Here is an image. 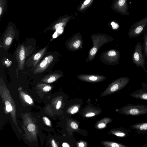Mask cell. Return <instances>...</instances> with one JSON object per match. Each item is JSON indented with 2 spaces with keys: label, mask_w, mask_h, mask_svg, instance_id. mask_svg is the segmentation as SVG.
Wrapping results in <instances>:
<instances>
[{
  "label": "cell",
  "mask_w": 147,
  "mask_h": 147,
  "mask_svg": "<svg viewBox=\"0 0 147 147\" xmlns=\"http://www.w3.org/2000/svg\"><path fill=\"white\" fill-rule=\"evenodd\" d=\"M131 57L133 63L136 66L142 67L146 73V70L145 67L146 63L145 57L143 53V45L141 42H138L135 45Z\"/></svg>",
  "instance_id": "cell-2"
},
{
  "label": "cell",
  "mask_w": 147,
  "mask_h": 147,
  "mask_svg": "<svg viewBox=\"0 0 147 147\" xmlns=\"http://www.w3.org/2000/svg\"><path fill=\"white\" fill-rule=\"evenodd\" d=\"M71 126L72 128L75 129H77L78 127L77 124L74 122H72L71 123Z\"/></svg>",
  "instance_id": "cell-21"
},
{
  "label": "cell",
  "mask_w": 147,
  "mask_h": 147,
  "mask_svg": "<svg viewBox=\"0 0 147 147\" xmlns=\"http://www.w3.org/2000/svg\"><path fill=\"white\" fill-rule=\"evenodd\" d=\"M54 60L53 56L50 55L45 57L37 65L33 71L34 74L42 73L52 63Z\"/></svg>",
  "instance_id": "cell-5"
},
{
  "label": "cell",
  "mask_w": 147,
  "mask_h": 147,
  "mask_svg": "<svg viewBox=\"0 0 147 147\" xmlns=\"http://www.w3.org/2000/svg\"><path fill=\"white\" fill-rule=\"evenodd\" d=\"M97 51V49L95 47L93 48L90 51V54L91 55H94L96 53Z\"/></svg>",
  "instance_id": "cell-23"
},
{
  "label": "cell",
  "mask_w": 147,
  "mask_h": 147,
  "mask_svg": "<svg viewBox=\"0 0 147 147\" xmlns=\"http://www.w3.org/2000/svg\"><path fill=\"white\" fill-rule=\"evenodd\" d=\"M79 146L80 147H84V145L83 143L81 142L79 143Z\"/></svg>",
  "instance_id": "cell-32"
},
{
  "label": "cell",
  "mask_w": 147,
  "mask_h": 147,
  "mask_svg": "<svg viewBox=\"0 0 147 147\" xmlns=\"http://www.w3.org/2000/svg\"><path fill=\"white\" fill-rule=\"evenodd\" d=\"M130 127L135 129L138 134L147 133V122L135 124L131 125Z\"/></svg>",
  "instance_id": "cell-9"
},
{
  "label": "cell",
  "mask_w": 147,
  "mask_h": 147,
  "mask_svg": "<svg viewBox=\"0 0 147 147\" xmlns=\"http://www.w3.org/2000/svg\"><path fill=\"white\" fill-rule=\"evenodd\" d=\"M27 128L29 131H33L35 130V126L33 124L31 123L28 125Z\"/></svg>",
  "instance_id": "cell-15"
},
{
  "label": "cell",
  "mask_w": 147,
  "mask_h": 147,
  "mask_svg": "<svg viewBox=\"0 0 147 147\" xmlns=\"http://www.w3.org/2000/svg\"><path fill=\"white\" fill-rule=\"evenodd\" d=\"M147 28V16L134 23L128 32L130 38H136L144 33Z\"/></svg>",
  "instance_id": "cell-3"
},
{
  "label": "cell",
  "mask_w": 147,
  "mask_h": 147,
  "mask_svg": "<svg viewBox=\"0 0 147 147\" xmlns=\"http://www.w3.org/2000/svg\"><path fill=\"white\" fill-rule=\"evenodd\" d=\"M115 4V8L121 14L129 15V6L127 0H118Z\"/></svg>",
  "instance_id": "cell-8"
},
{
  "label": "cell",
  "mask_w": 147,
  "mask_h": 147,
  "mask_svg": "<svg viewBox=\"0 0 147 147\" xmlns=\"http://www.w3.org/2000/svg\"><path fill=\"white\" fill-rule=\"evenodd\" d=\"M121 113L126 115L139 116L147 114V105L129 104L123 107Z\"/></svg>",
  "instance_id": "cell-1"
},
{
  "label": "cell",
  "mask_w": 147,
  "mask_h": 147,
  "mask_svg": "<svg viewBox=\"0 0 147 147\" xmlns=\"http://www.w3.org/2000/svg\"><path fill=\"white\" fill-rule=\"evenodd\" d=\"M12 61L7 59H5L3 61V65L7 67H9L12 63Z\"/></svg>",
  "instance_id": "cell-14"
},
{
  "label": "cell",
  "mask_w": 147,
  "mask_h": 147,
  "mask_svg": "<svg viewBox=\"0 0 147 147\" xmlns=\"http://www.w3.org/2000/svg\"><path fill=\"white\" fill-rule=\"evenodd\" d=\"M146 66H147V61L146 62ZM146 73H147V70H146Z\"/></svg>",
  "instance_id": "cell-34"
},
{
  "label": "cell",
  "mask_w": 147,
  "mask_h": 147,
  "mask_svg": "<svg viewBox=\"0 0 147 147\" xmlns=\"http://www.w3.org/2000/svg\"><path fill=\"white\" fill-rule=\"evenodd\" d=\"M89 79L92 81H95L97 79L96 77L94 76H91L89 77Z\"/></svg>",
  "instance_id": "cell-29"
},
{
  "label": "cell",
  "mask_w": 147,
  "mask_h": 147,
  "mask_svg": "<svg viewBox=\"0 0 147 147\" xmlns=\"http://www.w3.org/2000/svg\"><path fill=\"white\" fill-rule=\"evenodd\" d=\"M111 25L113 28H116V24H115L114 22H112L111 23Z\"/></svg>",
  "instance_id": "cell-30"
},
{
  "label": "cell",
  "mask_w": 147,
  "mask_h": 147,
  "mask_svg": "<svg viewBox=\"0 0 147 147\" xmlns=\"http://www.w3.org/2000/svg\"><path fill=\"white\" fill-rule=\"evenodd\" d=\"M91 0H86L84 2L82 6H81V9L83 8L84 5H86L89 4Z\"/></svg>",
  "instance_id": "cell-22"
},
{
  "label": "cell",
  "mask_w": 147,
  "mask_h": 147,
  "mask_svg": "<svg viewBox=\"0 0 147 147\" xmlns=\"http://www.w3.org/2000/svg\"><path fill=\"white\" fill-rule=\"evenodd\" d=\"M51 88V87L49 85L46 86H44L43 89V90L45 92H47L50 90Z\"/></svg>",
  "instance_id": "cell-19"
},
{
  "label": "cell",
  "mask_w": 147,
  "mask_h": 147,
  "mask_svg": "<svg viewBox=\"0 0 147 147\" xmlns=\"http://www.w3.org/2000/svg\"><path fill=\"white\" fill-rule=\"evenodd\" d=\"M47 48V46L42 49L33 56L32 60L33 66H35L41 58L45 55Z\"/></svg>",
  "instance_id": "cell-10"
},
{
  "label": "cell",
  "mask_w": 147,
  "mask_h": 147,
  "mask_svg": "<svg viewBox=\"0 0 147 147\" xmlns=\"http://www.w3.org/2000/svg\"><path fill=\"white\" fill-rule=\"evenodd\" d=\"M61 102L60 101H58L56 107L57 109H58L60 108L61 105Z\"/></svg>",
  "instance_id": "cell-26"
},
{
  "label": "cell",
  "mask_w": 147,
  "mask_h": 147,
  "mask_svg": "<svg viewBox=\"0 0 147 147\" xmlns=\"http://www.w3.org/2000/svg\"><path fill=\"white\" fill-rule=\"evenodd\" d=\"M44 120L45 124L48 126L51 125V122L50 120L47 117H44Z\"/></svg>",
  "instance_id": "cell-20"
},
{
  "label": "cell",
  "mask_w": 147,
  "mask_h": 147,
  "mask_svg": "<svg viewBox=\"0 0 147 147\" xmlns=\"http://www.w3.org/2000/svg\"><path fill=\"white\" fill-rule=\"evenodd\" d=\"M119 55V52L117 53L116 51L114 50L111 51L108 53V55L111 57L116 56Z\"/></svg>",
  "instance_id": "cell-16"
},
{
  "label": "cell",
  "mask_w": 147,
  "mask_h": 147,
  "mask_svg": "<svg viewBox=\"0 0 147 147\" xmlns=\"http://www.w3.org/2000/svg\"><path fill=\"white\" fill-rule=\"evenodd\" d=\"M80 44V40H77L74 43L73 46L74 47L77 48L79 47Z\"/></svg>",
  "instance_id": "cell-18"
},
{
  "label": "cell",
  "mask_w": 147,
  "mask_h": 147,
  "mask_svg": "<svg viewBox=\"0 0 147 147\" xmlns=\"http://www.w3.org/2000/svg\"><path fill=\"white\" fill-rule=\"evenodd\" d=\"M25 100L29 104H31L32 103V100L31 98L28 95H26L25 96Z\"/></svg>",
  "instance_id": "cell-17"
},
{
  "label": "cell",
  "mask_w": 147,
  "mask_h": 147,
  "mask_svg": "<svg viewBox=\"0 0 147 147\" xmlns=\"http://www.w3.org/2000/svg\"><path fill=\"white\" fill-rule=\"evenodd\" d=\"M51 144L52 145V146L53 147H57L58 146H57L56 144L55 143V141L54 140H53L51 141Z\"/></svg>",
  "instance_id": "cell-28"
},
{
  "label": "cell",
  "mask_w": 147,
  "mask_h": 147,
  "mask_svg": "<svg viewBox=\"0 0 147 147\" xmlns=\"http://www.w3.org/2000/svg\"><path fill=\"white\" fill-rule=\"evenodd\" d=\"M16 55L19 69L23 70L25 59V49L23 45H20L17 48L16 52Z\"/></svg>",
  "instance_id": "cell-4"
},
{
  "label": "cell",
  "mask_w": 147,
  "mask_h": 147,
  "mask_svg": "<svg viewBox=\"0 0 147 147\" xmlns=\"http://www.w3.org/2000/svg\"><path fill=\"white\" fill-rule=\"evenodd\" d=\"M141 86V88L133 92L130 95L137 99L147 100V84L142 82Z\"/></svg>",
  "instance_id": "cell-6"
},
{
  "label": "cell",
  "mask_w": 147,
  "mask_h": 147,
  "mask_svg": "<svg viewBox=\"0 0 147 147\" xmlns=\"http://www.w3.org/2000/svg\"><path fill=\"white\" fill-rule=\"evenodd\" d=\"M142 147H147V142L143 146H142Z\"/></svg>",
  "instance_id": "cell-33"
},
{
  "label": "cell",
  "mask_w": 147,
  "mask_h": 147,
  "mask_svg": "<svg viewBox=\"0 0 147 147\" xmlns=\"http://www.w3.org/2000/svg\"><path fill=\"white\" fill-rule=\"evenodd\" d=\"M78 109V108L77 107H75L71 110V113L72 114L75 113L77 112Z\"/></svg>",
  "instance_id": "cell-24"
},
{
  "label": "cell",
  "mask_w": 147,
  "mask_h": 147,
  "mask_svg": "<svg viewBox=\"0 0 147 147\" xmlns=\"http://www.w3.org/2000/svg\"><path fill=\"white\" fill-rule=\"evenodd\" d=\"M95 115V114L93 113H87L86 116V117H90L94 116Z\"/></svg>",
  "instance_id": "cell-27"
},
{
  "label": "cell",
  "mask_w": 147,
  "mask_h": 147,
  "mask_svg": "<svg viewBox=\"0 0 147 147\" xmlns=\"http://www.w3.org/2000/svg\"><path fill=\"white\" fill-rule=\"evenodd\" d=\"M106 126L105 124L103 123L99 124L98 125V127L99 128H102L105 127Z\"/></svg>",
  "instance_id": "cell-25"
},
{
  "label": "cell",
  "mask_w": 147,
  "mask_h": 147,
  "mask_svg": "<svg viewBox=\"0 0 147 147\" xmlns=\"http://www.w3.org/2000/svg\"><path fill=\"white\" fill-rule=\"evenodd\" d=\"M6 105V109L7 111L9 112L12 110V107L9 102L8 101H6L5 103Z\"/></svg>",
  "instance_id": "cell-13"
},
{
  "label": "cell",
  "mask_w": 147,
  "mask_h": 147,
  "mask_svg": "<svg viewBox=\"0 0 147 147\" xmlns=\"http://www.w3.org/2000/svg\"><path fill=\"white\" fill-rule=\"evenodd\" d=\"M62 146L64 147H69V146L66 143H63L62 144Z\"/></svg>",
  "instance_id": "cell-31"
},
{
  "label": "cell",
  "mask_w": 147,
  "mask_h": 147,
  "mask_svg": "<svg viewBox=\"0 0 147 147\" xmlns=\"http://www.w3.org/2000/svg\"><path fill=\"white\" fill-rule=\"evenodd\" d=\"M15 34V32L12 27L8 28L3 38V46L5 49H7L11 44Z\"/></svg>",
  "instance_id": "cell-7"
},
{
  "label": "cell",
  "mask_w": 147,
  "mask_h": 147,
  "mask_svg": "<svg viewBox=\"0 0 147 147\" xmlns=\"http://www.w3.org/2000/svg\"><path fill=\"white\" fill-rule=\"evenodd\" d=\"M143 39V51L144 55L147 60V28L144 33Z\"/></svg>",
  "instance_id": "cell-12"
},
{
  "label": "cell",
  "mask_w": 147,
  "mask_h": 147,
  "mask_svg": "<svg viewBox=\"0 0 147 147\" xmlns=\"http://www.w3.org/2000/svg\"><path fill=\"white\" fill-rule=\"evenodd\" d=\"M57 74H53L45 76L43 78L44 81L48 83H51L55 81L60 76Z\"/></svg>",
  "instance_id": "cell-11"
}]
</instances>
